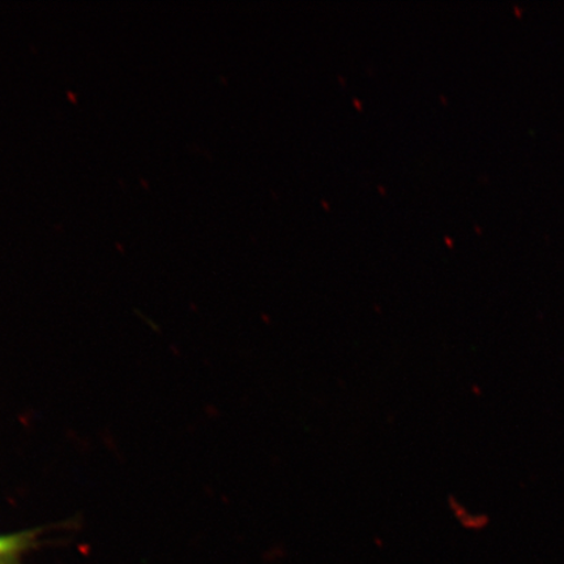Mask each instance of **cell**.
<instances>
[{"instance_id":"cell-1","label":"cell","mask_w":564,"mask_h":564,"mask_svg":"<svg viewBox=\"0 0 564 564\" xmlns=\"http://www.w3.org/2000/svg\"><path fill=\"white\" fill-rule=\"evenodd\" d=\"M15 544H19V542L13 541V539H0V554Z\"/></svg>"}]
</instances>
